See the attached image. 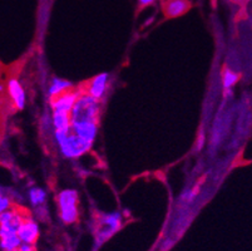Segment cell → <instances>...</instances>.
<instances>
[{
  "instance_id": "14",
  "label": "cell",
  "mask_w": 252,
  "mask_h": 251,
  "mask_svg": "<svg viewBox=\"0 0 252 251\" xmlns=\"http://www.w3.org/2000/svg\"><path fill=\"white\" fill-rule=\"evenodd\" d=\"M45 199H47V193L43 188L33 187L29 190V200H31L32 205H34V206L44 204Z\"/></svg>"
},
{
  "instance_id": "10",
  "label": "cell",
  "mask_w": 252,
  "mask_h": 251,
  "mask_svg": "<svg viewBox=\"0 0 252 251\" xmlns=\"http://www.w3.org/2000/svg\"><path fill=\"white\" fill-rule=\"evenodd\" d=\"M191 8V1L189 0H169L164 6V14L168 18H177L183 15Z\"/></svg>"
},
{
  "instance_id": "19",
  "label": "cell",
  "mask_w": 252,
  "mask_h": 251,
  "mask_svg": "<svg viewBox=\"0 0 252 251\" xmlns=\"http://www.w3.org/2000/svg\"><path fill=\"white\" fill-rule=\"evenodd\" d=\"M232 1H235V3H241L242 0H232Z\"/></svg>"
},
{
  "instance_id": "20",
  "label": "cell",
  "mask_w": 252,
  "mask_h": 251,
  "mask_svg": "<svg viewBox=\"0 0 252 251\" xmlns=\"http://www.w3.org/2000/svg\"><path fill=\"white\" fill-rule=\"evenodd\" d=\"M15 251H19V249H18V250H15Z\"/></svg>"
},
{
  "instance_id": "16",
  "label": "cell",
  "mask_w": 252,
  "mask_h": 251,
  "mask_svg": "<svg viewBox=\"0 0 252 251\" xmlns=\"http://www.w3.org/2000/svg\"><path fill=\"white\" fill-rule=\"evenodd\" d=\"M9 207H10V200L5 195H1V197H0V211L1 213L9 211Z\"/></svg>"
},
{
  "instance_id": "12",
  "label": "cell",
  "mask_w": 252,
  "mask_h": 251,
  "mask_svg": "<svg viewBox=\"0 0 252 251\" xmlns=\"http://www.w3.org/2000/svg\"><path fill=\"white\" fill-rule=\"evenodd\" d=\"M1 238V250L4 251H15L22 246V240H20L18 232H8V234L0 235Z\"/></svg>"
},
{
  "instance_id": "5",
  "label": "cell",
  "mask_w": 252,
  "mask_h": 251,
  "mask_svg": "<svg viewBox=\"0 0 252 251\" xmlns=\"http://www.w3.org/2000/svg\"><path fill=\"white\" fill-rule=\"evenodd\" d=\"M78 96L75 92H67V93L62 94V96L57 97L54 100H52V107L53 112H63V113H72L73 108H74L75 103H77Z\"/></svg>"
},
{
  "instance_id": "17",
  "label": "cell",
  "mask_w": 252,
  "mask_h": 251,
  "mask_svg": "<svg viewBox=\"0 0 252 251\" xmlns=\"http://www.w3.org/2000/svg\"><path fill=\"white\" fill-rule=\"evenodd\" d=\"M19 251H34V249L31 244H22V246L19 248Z\"/></svg>"
},
{
  "instance_id": "11",
  "label": "cell",
  "mask_w": 252,
  "mask_h": 251,
  "mask_svg": "<svg viewBox=\"0 0 252 251\" xmlns=\"http://www.w3.org/2000/svg\"><path fill=\"white\" fill-rule=\"evenodd\" d=\"M70 88H72V83L70 82L61 79V78H54V79L52 80V83H50L48 94H49V97L52 98V100H54V98H57V97L69 92Z\"/></svg>"
},
{
  "instance_id": "2",
  "label": "cell",
  "mask_w": 252,
  "mask_h": 251,
  "mask_svg": "<svg viewBox=\"0 0 252 251\" xmlns=\"http://www.w3.org/2000/svg\"><path fill=\"white\" fill-rule=\"evenodd\" d=\"M98 114H99L98 100L86 93L79 96L72 113H70V117H72V123H81V122L97 123Z\"/></svg>"
},
{
  "instance_id": "18",
  "label": "cell",
  "mask_w": 252,
  "mask_h": 251,
  "mask_svg": "<svg viewBox=\"0 0 252 251\" xmlns=\"http://www.w3.org/2000/svg\"><path fill=\"white\" fill-rule=\"evenodd\" d=\"M155 0H138V3L141 6H146V5H150V4H152Z\"/></svg>"
},
{
  "instance_id": "15",
  "label": "cell",
  "mask_w": 252,
  "mask_h": 251,
  "mask_svg": "<svg viewBox=\"0 0 252 251\" xmlns=\"http://www.w3.org/2000/svg\"><path fill=\"white\" fill-rule=\"evenodd\" d=\"M238 80V75L230 69H226L223 73V87L226 89H231Z\"/></svg>"
},
{
  "instance_id": "3",
  "label": "cell",
  "mask_w": 252,
  "mask_h": 251,
  "mask_svg": "<svg viewBox=\"0 0 252 251\" xmlns=\"http://www.w3.org/2000/svg\"><path fill=\"white\" fill-rule=\"evenodd\" d=\"M78 193L74 190H64L58 195L61 218L64 224H73L78 218Z\"/></svg>"
},
{
  "instance_id": "13",
  "label": "cell",
  "mask_w": 252,
  "mask_h": 251,
  "mask_svg": "<svg viewBox=\"0 0 252 251\" xmlns=\"http://www.w3.org/2000/svg\"><path fill=\"white\" fill-rule=\"evenodd\" d=\"M53 124H54L56 131L69 128L70 124H72V117H70V113L53 112Z\"/></svg>"
},
{
  "instance_id": "6",
  "label": "cell",
  "mask_w": 252,
  "mask_h": 251,
  "mask_svg": "<svg viewBox=\"0 0 252 251\" xmlns=\"http://www.w3.org/2000/svg\"><path fill=\"white\" fill-rule=\"evenodd\" d=\"M70 128H72V131L78 136V137H81L82 140L89 142V143H93L95 137H97V133H98L97 123H93V122L72 123L70 124Z\"/></svg>"
},
{
  "instance_id": "1",
  "label": "cell",
  "mask_w": 252,
  "mask_h": 251,
  "mask_svg": "<svg viewBox=\"0 0 252 251\" xmlns=\"http://www.w3.org/2000/svg\"><path fill=\"white\" fill-rule=\"evenodd\" d=\"M56 140L63 156L68 158L81 157L91 149L92 144H93L84 141L81 137H78L70 127L65 128V130L56 131Z\"/></svg>"
},
{
  "instance_id": "7",
  "label": "cell",
  "mask_w": 252,
  "mask_h": 251,
  "mask_svg": "<svg viewBox=\"0 0 252 251\" xmlns=\"http://www.w3.org/2000/svg\"><path fill=\"white\" fill-rule=\"evenodd\" d=\"M20 240L23 244H34L39 236V227L38 225L31 218H24L18 231Z\"/></svg>"
},
{
  "instance_id": "9",
  "label": "cell",
  "mask_w": 252,
  "mask_h": 251,
  "mask_svg": "<svg viewBox=\"0 0 252 251\" xmlns=\"http://www.w3.org/2000/svg\"><path fill=\"white\" fill-rule=\"evenodd\" d=\"M8 93L9 97L11 98L13 103L18 109H23L25 106V93L23 89L22 84L18 82V79L11 78L8 82Z\"/></svg>"
},
{
  "instance_id": "4",
  "label": "cell",
  "mask_w": 252,
  "mask_h": 251,
  "mask_svg": "<svg viewBox=\"0 0 252 251\" xmlns=\"http://www.w3.org/2000/svg\"><path fill=\"white\" fill-rule=\"evenodd\" d=\"M122 224V215L119 213L107 214L100 220V229L97 234V245L100 246L105 240H108L114 232H117Z\"/></svg>"
},
{
  "instance_id": "8",
  "label": "cell",
  "mask_w": 252,
  "mask_h": 251,
  "mask_svg": "<svg viewBox=\"0 0 252 251\" xmlns=\"http://www.w3.org/2000/svg\"><path fill=\"white\" fill-rule=\"evenodd\" d=\"M107 82H108V74L107 73H100L97 77L91 80L87 93L92 96L95 100H100L105 93L107 89Z\"/></svg>"
}]
</instances>
